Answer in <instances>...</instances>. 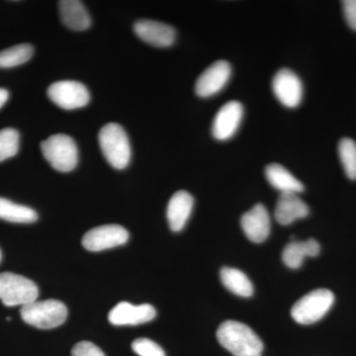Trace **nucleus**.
<instances>
[{
	"instance_id": "nucleus-29",
	"label": "nucleus",
	"mask_w": 356,
	"mask_h": 356,
	"mask_svg": "<svg viewBox=\"0 0 356 356\" xmlns=\"http://www.w3.org/2000/svg\"><path fill=\"white\" fill-rule=\"evenodd\" d=\"M1 257H2L1 250H0V261H1Z\"/></svg>"
},
{
	"instance_id": "nucleus-4",
	"label": "nucleus",
	"mask_w": 356,
	"mask_h": 356,
	"mask_svg": "<svg viewBox=\"0 0 356 356\" xmlns=\"http://www.w3.org/2000/svg\"><path fill=\"white\" fill-rule=\"evenodd\" d=\"M41 149L44 158L58 172H70L76 168L79 149L70 136L64 134L51 136L42 142Z\"/></svg>"
},
{
	"instance_id": "nucleus-16",
	"label": "nucleus",
	"mask_w": 356,
	"mask_h": 356,
	"mask_svg": "<svg viewBox=\"0 0 356 356\" xmlns=\"http://www.w3.org/2000/svg\"><path fill=\"white\" fill-rule=\"evenodd\" d=\"M193 204L194 199L187 191H177L173 194L166 210V217L172 231L180 232L184 228L191 217Z\"/></svg>"
},
{
	"instance_id": "nucleus-22",
	"label": "nucleus",
	"mask_w": 356,
	"mask_h": 356,
	"mask_svg": "<svg viewBox=\"0 0 356 356\" xmlns=\"http://www.w3.org/2000/svg\"><path fill=\"white\" fill-rule=\"evenodd\" d=\"M34 49L30 44H19L0 51V69L18 67L31 60Z\"/></svg>"
},
{
	"instance_id": "nucleus-18",
	"label": "nucleus",
	"mask_w": 356,
	"mask_h": 356,
	"mask_svg": "<svg viewBox=\"0 0 356 356\" xmlns=\"http://www.w3.org/2000/svg\"><path fill=\"white\" fill-rule=\"evenodd\" d=\"M321 252L320 243L314 238L305 242L293 241L288 243L282 252V261L291 269L300 268L307 257H318Z\"/></svg>"
},
{
	"instance_id": "nucleus-26",
	"label": "nucleus",
	"mask_w": 356,
	"mask_h": 356,
	"mask_svg": "<svg viewBox=\"0 0 356 356\" xmlns=\"http://www.w3.org/2000/svg\"><path fill=\"white\" fill-rule=\"evenodd\" d=\"M72 356H106L95 343L90 341H81L74 346Z\"/></svg>"
},
{
	"instance_id": "nucleus-10",
	"label": "nucleus",
	"mask_w": 356,
	"mask_h": 356,
	"mask_svg": "<svg viewBox=\"0 0 356 356\" xmlns=\"http://www.w3.org/2000/svg\"><path fill=\"white\" fill-rule=\"evenodd\" d=\"M232 67L226 60H217L204 70L195 84L196 95L210 97L219 93L231 79Z\"/></svg>"
},
{
	"instance_id": "nucleus-14",
	"label": "nucleus",
	"mask_w": 356,
	"mask_h": 356,
	"mask_svg": "<svg viewBox=\"0 0 356 356\" xmlns=\"http://www.w3.org/2000/svg\"><path fill=\"white\" fill-rule=\"evenodd\" d=\"M241 226L250 242L264 243L270 234L268 211L262 204H257L241 218Z\"/></svg>"
},
{
	"instance_id": "nucleus-28",
	"label": "nucleus",
	"mask_w": 356,
	"mask_h": 356,
	"mask_svg": "<svg viewBox=\"0 0 356 356\" xmlns=\"http://www.w3.org/2000/svg\"><path fill=\"white\" fill-rule=\"evenodd\" d=\"M8 91H7L6 89L4 88H0V109H1V107L3 106L4 104H6L7 100H8Z\"/></svg>"
},
{
	"instance_id": "nucleus-11",
	"label": "nucleus",
	"mask_w": 356,
	"mask_h": 356,
	"mask_svg": "<svg viewBox=\"0 0 356 356\" xmlns=\"http://www.w3.org/2000/svg\"><path fill=\"white\" fill-rule=\"evenodd\" d=\"M243 117V107L240 102H229L218 112L213 122L212 134L218 140L231 139L240 127Z\"/></svg>"
},
{
	"instance_id": "nucleus-2",
	"label": "nucleus",
	"mask_w": 356,
	"mask_h": 356,
	"mask_svg": "<svg viewBox=\"0 0 356 356\" xmlns=\"http://www.w3.org/2000/svg\"><path fill=\"white\" fill-rule=\"evenodd\" d=\"M100 149L110 165L116 170H124L130 163L132 151L127 134L119 124L108 123L100 130Z\"/></svg>"
},
{
	"instance_id": "nucleus-8",
	"label": "nucleus",
	"mask_w": 356,
	"mask_h": 356,
	"mask_svg": "<svg viewBox=\"0 0 356 356\" xmlns=\"http://www.w3.org/2000/svg\"><path fill=\"white\" fill-rule=\"evenodd\" d=\"M127 229L119 225H104L88 231L83 238V245L89 252H102L128 242Z\"/></svg>"
},
{
	"instance_id": "nucleus-23",
	"label": "nucleus",
	"mask_w": 356,
	"mask_h": 356,
	"mask_svg": "<svg viewBox=\"0 0 356 356\" xmlns=\"http://www.w3.org/2000/svg\"><path fill=\"white\" fill-rule=\"evenodd\" d=\"M339 156L346 177L356 179V143L350 138L339 140Z\"/></svg>"
},
{
	"instance_id": "nucleus-15",
	"label": "nucleus",
	"mask_w": 356,
	"mask_h": 356,
	"mask_svg": "<svg viewBox=\"0 0 356 356\" xmlns=\"http://www.w3.org/2000/svg\"><path fill=\"white\" fill-rule=\"evenodd\" d=\"M309 215L308 205L296 193H281L276 203L274 216L283 226H288Z\"/></svg>"
},
{
	"instance_id": "nucleus-17",
	"label": "nucleus",
	"mask_w": 356,
	"mask_h": 356,
	"mask_svg": "<svg viewBox=\"0 0 356 356\" xmlns=\"http://www.w3.org/2000/svg\"><path fill=\"white\" fill-rule=\"evenodd\" d=\"M63 23L74 31H84L91 25V18L83 2L77 0H63L58 2Z\"/></svg>"
},
{
	"instance_id": "nucleus-5",
	"label": "nucleus",
	"mask_w": 356,
	"mask_h": 356,
	"mask_svg": "<svg viewBox=\"0 0 356 356\" xmlns=\"http://www.w3.org/2000/svg\"><path fill=\"white\" fill-rule=\"evenodd\" d=\"M334 295L329 289H316L299 299L293 305L291 316L295 322L311 325L324 318L334 305Z\"/></svg>"
},
{
	"instance_id": "nucleus-24",
	"label": "nucleus",
	"mask_w": 356,
	"mask_h": 356,
	"mask_svg": "<svg viewBox=\"0 0 356 356\" xmlns=\"http://www.w3.org/2000/svg\"><path fill=\"white\" fill-rule=\"evenodd\" d=\"M20 135L13 128L0 130V163L13 158L19 151Z\"/></svg>"
},
{
	"instance_id": "nucleus-25",
	"label": "nucleus",
	"mask_w": 356,
	"mask_h": 356,
	"mask_svg": "<svg viewBox=\"0 0 356 356\" xmlns=\"http://www.w3.org/2000/svg\"><path fill=\"white\" fill-rule=\"evenodd\" d=\"M132 350L139 356H165V350L158 343L146 337L134 341Z\"/></svg>"
},
{
	"instance_id": "nucleus-1",
	"label": "nucleus",
	"mask_w": 356,
	"mask_h": 356,
	"mask_svg": "<svg viewBox=\"0 0 356 356\" xmlns=\"http://www.w3.org/2000/svg\"><path fill=\"white\" fill-rule=\"evenodd\" d=\"M222 348L235 356H261L264 343L254 330L238 321H226L217 331Z\"/></svg>"
},
{
	"instance_id": "nucleus-7",
	"label": "nucleus",
	"mask_w": 356,
	"mask_h": 356,
	"mask_svg": "<svg viewBox=\"0 0 356 356\" xmlns=\"http://www.w3.org/2000/svg\"><path fill=\"white\" fill-rule=\"evenodd\" d=\"M47 93L51 102L65 110L83 108L90 100L88 89L79 81H57L51 84Z\"/></svg>"
},
{
	"instance_id": "nucleus-13",
	"label": "nucleus",
	"mask_w": 356,
	"mask_h": 356,
	"mask_svg": "<svg viewBox=\"0 0 356 356\" xmlns=\"http://www.w3.org/2000/svg\"><path fill=\"white\" fill-rule=\"evenodd\" d=\"M134 31L140 40L156 48H168L175 41V28L159 21H137L134 25Z\"/></svg>"
},
{
	"instance_id": "nucleus-12",
	"label": "nucleus",
	"mask_w": 356,
	"mask_h": 356,
	"mask_svg": "<svg viewBox=\"0 0 356 356\" xmlns=\"http://www.w3.org/2000/svg\"><path fill=\"white\" fill-rule=\"evenodd\" d=\"M156 316V309L149 304L133 305L121 302L110 311L108 318L114 325H137L151 322Z\"/></svg>"
},
{
	"instance_id": "nucleus-9",
	"label": "nucleus",
	"mask_w": 356,
	"mask_h": 356,
	"mask_svg": "<svg viewBox=\"0 0 356 356\" xmlns=\"http://www.w3.org/2000/svg\"><path fill=\"white\" fill-rule=\"evenodd\" d=\"M273 90L278 102L287 107L299 106L303 98V84L295 72L288 69L280 70L273 79Z\"/></svg>"
},
{
	"instance_id": "nucleus-20",
	"label": "nucleus",
	"mask_w": 356,
	"mask_h": 356,
	"mask_svg": "<svg viewBox=\"0 0 356 356\" xmlns=\"http://www.w3.org/2000/svg\"><path fill=\"white\" fill-rule=\"evenodd\" d=\"M220 277L222 285L229 292L241 297H250L254 293L252 281L243 271L232 267H224L221 269Z\"/></svg>"
},
{
	"instance_id": "nucleus-19",
	"label": "nucleus",
	"mask_w": 356,
	"mask_h": 356,
	"mask_svg": "<svg viewBox=\"0 0 356 356\" xmlns=\"http://www.w3.org/2000/svg\"><path fill=\"white\" fill-rule=\"evenodd\" d=\"M267 181L281 193L299 194L304 191V185L284 166L271 163L266 168Z\"/></svg>"
},
{
	"instance_id": "nucleus-21",
	"label": "nucleus",
	"mask_w": 356,
	"mask_h": 356,
	"mask_svg": "<svg viewBox=\"0 0 356 356\" xmlns=\"http://www.w3.org/2000/svg\"><path fill=\"white\" fill-rule=\"evenodd\" d=\"M0 219L19 224H30L38 220V214L32 208L0 197Z\"/></svg>"
},
{
	"instance_id": "nucleus-27",
	"label": "nucleus",
	"mask_w": 356,
	"mask_h": 356,
	"mask_svg": "<svg viewBox=\"0 0 356 356\" xmlns=\"http://www.w3.org/2000/svg\"><path fill=\"white\" fill-rule=\"evenodd\" d=\"M341 4L346 23L356 31V0H344Z\"/></svg>"
},
{
	"instance_id": "nucleus-6",
	"label": "nucleus",
	"mask_w": 356,
	"mask_h": 356,
	"mask_svg": "<svg viewBox=\"0 0 356 356\" xmlns=\"http://www.w3.org/2000/svg\"><path fill=\"white\" fill-rule=\"evenodd\" d=\"M38 296V287L32 280L13 273H0V300L4 305L23 307Z\"/></svg>"
},
{
	"instance_id": "nucleus-3",
	"label": "nucleus",
	"mask_w": 356,
	"mask_h": 356,
	"mask_svg": "<svg viewBox=\"0 0 356 356\" xmlns=\"http://www.w3.org/2000/svg\"><path fill=\"white\" fill-rule=\"evenodd\" d=\"M20 314L26 324L37 329L51 330L64 324L67 318V309L58 300H36L21 307Z\"/></svg>"
}]
</instances>
